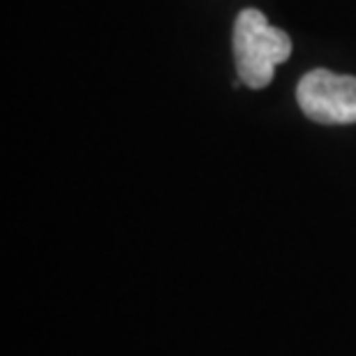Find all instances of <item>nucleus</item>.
Here are the masks:
<instances>
[{"mask_svg": "<svg viewBox=\"0 0 356 356\" xmlns=\"http://www.w3.org/2000/svg\"><path fill=\"white\" fill-rule=\"evenodd\" d=\"M296 102L315 123H356V76L336 74L331 70H312L298 81Z\"/></svg>", "mask_w": 356, "mask_h": 356, "instance_id": "2", "label": "nucleus"}, {"mask_svg": "<svg viewBox=\"0 0 356 356\" xmlns=\"http://www.w3.org/2000/svg\"><path fill=\"white\" fill-rule=\"evenodd\" d=\"M291 40L280 28L270 26L259 10H243L234 24V60L238 79L248 88H266L275 67L289 58Z\"/></svg>", "mask_w": 356, "mask_h": 356, "instance_id": "1", "label": "nucleus"}]
</instances>
